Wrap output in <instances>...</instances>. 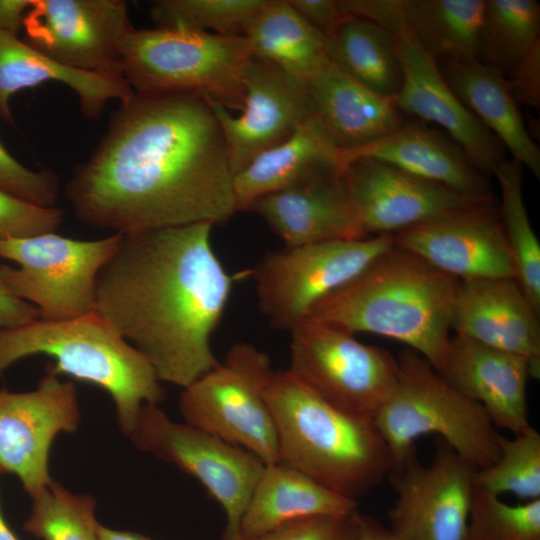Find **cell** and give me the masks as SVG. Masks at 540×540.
I'll use <instances>...</instances> for the list:
<instances>
[{
	"instance_id": "obj_1",
	"label": "cell",
	"mask_w": 540,
	"mask_h": 540,
	"mask_svg": "<svg viewBox=\"0 0 540 540\" xmlns=\"http://www.w3.org/2000/svg\"><path fill=\"white\" fill-rule=\"evenodd\" d=\"M233 178L206 96L134 92L75 167L65 195L83 223L126 234L229 220L238 212Z\"/></svg>"
},
{
	"instance_id": "obj_2",
	"label": "cell",
	"mask_w": 540,
	"mask_h": 540,
	"mask_svg": "<svg viewBox=\"0 0 540 540\" xmlns=\"http://www.w3.org/2000/svg\"><path fill=\"white\" fill-rule=\"evenodd\" d=\"M211 223L121 234L96 279L95 311L182 389L220 362L211 337L233 277L211 245Z\"/></svg>"
},
{
	"instance_id": "obj_3",
	"label": "cell",
	"mask_w": 540,
	"mask_h": 540,
	"mask_svg": "<svg viewBox=\"0 0 540 540\" xmlns=\"http://www.w3.org/2000/svg\"><path fill=\"white\" fill-rule=\"evenodd\" d=\"M459 284V279L394 245L315 305L307 319L352 334L367 332L395 339L439 370L451 338Z\"/></svg>"
},
{
	"instance_id": "obj_4",
	"label": "cell",
	"mask_w": 540,
	"mask_h": 540,
	"mask_svg": "<svg viewBox=\"0 0 540 540\" xmlns=\"http://www.w3.org/2000/svg\"><path fill=\"white\" fill-rule=\"evenodd\" d=\"M264 396L282 462L355 501L388 476L391 455L373 419L337 409L288 369L270 372Z\"/></svg>"
},
{
	"instance_id": "obj_5",
	"label": "cell",
	"mask_w": 540,
	"mask_h": 540,
	"mask_svg": "<svg viewBox=\"0 0 540 540\" xmlns=\"http://www.w3.org/2000/svg\"><path fill=\"white\" fill-rule=\"evenodd\" d=\"M33 355L54 360L46 371L95 385L111 397L118 425L128 437L144 404L165 399L154 368L95 310L68 320L37 318L0 330V377Z\"/></svg>"
},
{
	"instance_id": "obj_6",
	"label": "cell",
	"mask_w": 540,
	"mask_h": 540,
	"mask_svg": "<svg viewBox=\"0 0 540 540\" xmlns=\"http://www.w3.org/2000/svg\"><path fill=\"white\" fill-rule=\"evenodd\" d=\"M394 388L373 421L392 459V468L417 456L416 441L436 434L475 469L499 455L496 427L484 408L451 386L419 353L403 350Z\"/></svg>"
},
{
	"instance_id": "obj_7",
	"label": "cell",
	"mask_w": 540,
	"mask_h": 540,
	"mask_svg": "<svg viewBox=\"0 0 540 540\" xmlns=\"http://www.w3.org/2000/svg\"><path fill=\"white\" fill-rule=\"evenodd\" d=\"M252 59L244 36L183 27L133 29L121 54V72L136 93H198L242 110L244 75Z\"/></svg>"
},
{
	"instance_id": "obj_8",
	"label": "cell",
	"mask_w": 540,
	"mask_h": 540,
	"mask_svg": "<svg viewBox=\"0 0 540 540\" xmlns=\"http://www.w3.org/2000/svg\"><path fill=\"white\" fill-rule=\"evenodd\" d=\"M121 234L78 240L55 232L0 241V281L33 305L39 318L61 321L95 310L96 279L116 250Z\"/></svg>"
},
{
	"instance_id": "obj_9",
	"label": "cell",
	"mask_w": 540,
	"mask_h": 540,
	"mask_svg": "<svg viewBox=\"0 0 540 540\" xmlns=\"http://www.w3.org/2000/svg\"><path fill=\"white\" fill-rule=\"evenodd\" d=\"M273 370L269 356L236 343L224 361L182 389L184 422L237 445L265 464L280 462L275 423L264 396Z\"/></svg>"
},
{
	"instance_id": "obj_10",
	"label": "cell",
	"mask_w": 540,
	"mask_h": 540,
	"mask_svg": "<svg viewBox=\"0 0 540 540\" xmlns=\"http://www.w3.org/2000/svg\"><path fill=\"white\" fill-rule=\"evenodd\" d=\"M393 246V235L382 234L271 252L254 269L259 310L271 326L290 331Z\"/></svg>"
},
{
	"instance_id": "obj_11",
	"label": "cell",
	"mask_w": 540,
	"mask_h": 540,
	"mask_svg": "<svg viewBox=\"0 0 540 540\" xmlns=\"http://www.w3.org/2000/svg\"><path fill=\"white\" fill-rule=\"evenodd\" d=\"M290 333L287 369L337 409L373 419L395 386L397 359L344 329L314 319L304 320Z\"/></svg>"
},
{
	"instance_id": "obj_12",
	"label": "cell",
	"mask_w": 540,
	"mask_h": 540,
	"mask_svg": "<svg viewBox=\"0 0 540 540\" xmlns=\"http://www.w3.org/2000/svg\"><path fill=\"white\" fill-rule=\"evenodd\" d=\"M128 438L140 451L196 479L226 516L223 537L240 535V523L265 463L209 432L171 419L158 404H144Z\"/></svg>"
},
{
	"instance_id": "obj_13",
	"label": "cell",
	"mask_w": 540,
	"mask_h": 540,
	"mask_svg": "<svg viewBox=\"0 0 540 540\" xmlns=\"http://www.w3.org/2000/svg\"><path fill=\"white\" fill-rule=\"evenodd\" d=\"M351 14L369 19L396 38L402 70L400 89L393 98L403 114L437 124L485 176L505 158L501 142L458 99L440 70L402 25L396 0H352Z\"/></svg>"
},
{
	"instance_id": "obj_14",
	"label": "cell",
	"mask_w": 540,
	"mask_h": 540,
	"mask_svg": "<svg viewBox=\"0 0 540 540\" xmlns=\"http://www.w3.org/2000/svg\"><path fill=\"white\" fill-rule=\"evenodd\" d=\"M133 29L123 0H34L23 40L65 67L122 76V47Z\"/></svg>"
},
{
	"instance_id": "obj_15",
	"label": "cell",
	"mask_w": 540,
	"mask_h": 540,
	"mask_svg": "<svg viewBox=\"0 0 540 540\" xmlns=\"http://www.w3.org/2000/svg\"><path fill=\"white\" fill-rule=\"evenodd\" d=\"M475 468L442 440L430 463L417 456L387 478L396 499L390 528L407 540H463L474 489Z\"/></svg>"
},
{
	"instance_id": "obj_16",
	"label": "cell",
	"mask_w": 540,
	"mask_h": 540,
	"mask_svg": "<svg viewBox=\"0 0 540 540\" xmlns=\"http://www.w3.org/2000/svg\"><path fill=\"white\" fill-rule=\"evenodd\" d=\"M80 421L74 383L48 371L31 391L0 390V473L15 475L34 498L53 481L49 455L55 438L76 432Z\"/></svg>"
},
{
	"instance_id": "obj_17",
	"label": "cell",
	"mask_w": 540,
	"mask_h": 540,
	"mask_svg": "<svg viewBox=\"0 0 540 540\" xmlns=\"http://www.w3.org/2000/svg\"><path fill=\"white\" fill-rule=\"evenodd\" d=\"M341 176L367 236L393 235L457 211L495 203L493 196L464 194L370 158L349 162Z\"/></svg>"
},
{
	"instance_id": "obj_18",
	"label": "cell",
	"mask_w": 540,
	"mask_h": 540,
	"mask_svg": "<svg viewBox=\"0 0 540 540\" xmlns=\"http://www.w3.org/2000/svg\"><path fill=\"white\" fill-rule=\"evenodd\" d=\"M208 100L222 129L234 176L314 114L307 82L254 57L244 75V104L239 116Z\"/></svg>"
},
{
	"instance_id": "obj_19",
	"label": "cell",
	"mask_w": 540,
	"mask_h": 540,
	"mask_svg": "<svg viewBox=\"0 0 540 540\" xmlns=\"http://www.w3.org/2000/svg\"><path fill=\"white\" fill-rule=\"evenodd\" d=\"M495 204L457 211L397 232L394 245L460 281L514 278Z\"/></svg>"
},
{
	"instance_id": "obj_20",
	"label": "cell",
	"mask_w": 540,
	"mask_h": 540,
	"mask_svg": "<svg viewBox=\"0 0 540 540\" xmlns=\"http://www.w3.org/2000/svg\"><path fill=\"white\" fill-rule=\"evenodd\" d=\"M540 314L514 278L460 281L451 330L528 362L531 377L540 376Z\"/></svg>"
},
{
	"instance_id": "obj_21",
	"label": "cell",
	"mask_w": 540,
	"mask_h": 540,
	"mask_svg": "<svg viewBox=\"0 0 540 540\" xmlns=\"http://www.w3.org/2000/svg\"><path fill=\"white\" fill-rule=\"evenodd\" d=\"M457 391L480 404L495 427L513 435L528 430V362L470 338H450L439 370Z\"/></svg>"
},
{
	"instance_id": "obj_22",
	"label": "cell",
	"mask_w": 540,
	"mask_h": 540,
	"mask_svg": "<svg viewBox=\"0 0 540 540\" xmlns=\"http://www.w3.org/2000/svg\"><path fill=\"white\" fill-rule=\"evenodd\" d=\"M248 210L263 218L287 247L368 237L341 172L267 194Z\"/></svg>"
},
{
	"instance_id": "obj_23",
	"label": "cell",
	"mask_w": 540,
	"mask_h": 540,
	"mask_svg": "<svg viewBox=\"0 0 540 540\" xmlns=\"http://www.w3.org/2000/svg\"><path fill=\"white\" fill-rule=\"evenodd\" d=\"M370 158L455 191L491 197L486 176L446 134L424 125L404 123L369 144L339 149L341 170L349 162Z\"/></svg>"
},
{
	"instance_id": "obj_24",
	"label": "cell",
	"mask_w": 540,
	"mask_h": 540,
	"mask_svg": "<svg viewBox=\"0 0 540 540\" xmlns=\"http://www.w3.org/2000/svg\"><path fill=\"white\" fill-rule=\"evenodd\" d=\"M307 85L314 114L340 150L374 142L405 123L392 98L373 92L330 61Z\"/></svg>"
},
{
	"instance_id": "obj_25",
	"label": "cell",
	"mask_w": 540,
	"mask_h": 540,
	"mask_svg": "<svg viewBox=\"0 0 540 540\" xmlns=\"http://www.w3.org/2000/svg\"><path fill=\"white\" fill-rule=\"evenodd\" d=\"M49 81L62 83L78 96L84 117L98 118L110 100L124 101L134 92L120 75L75 70L60 65L21 40L0 31V115L12 122L10 99L17 92Z\"/></svg>"
},
{
	"instance_id": "obj_26",
	"label": "cell",
	"mask_w": 540,
	"mask_h": 540,
	"mask_svg": "<svg viewBox=\"0 0 540 540\" xmlns=\"http://www.w3.org/2000/svg\"><path fill=\"white\" fill-rule=\"evenodd\" d=\"M341 172L339 149L315 114L281 143L257 155L233 178L237 211L316 176Z\"/></svg>"
},
{
	"instance_id": "obj_27",
	"label": "cell",
	"mask_w": 540,
	"mask_h": 540,
	"mask_svg": "<svg viewBox=\"0 0 540 540\" xmlns=\"http://www.w3.org/2000/svg\"><path fill=\"white\" fill-rule=\"evenodd\" d=\"M357 501L344 497L280 461L265 464L240 523L244 538L266 536L291 521L318 515H348Z\"/></svg>"
},
{
	"instance_id": "obj_28",
	"label": "cell",
	"mask_w": 540,
	"mask_h": 540,
	"mask_svg": "<svg viewBox=\"0 0 540 540\" xmlns=\"http://www.w3.org/2000/svg\"><path fill=\"white\" fill-rule=\"evenodd\" d=\"M443 77L458 99L540 179V150L531 138L505 76L477 58L442 62Z\"/></svg>"
},
{
	"instance_id": "obj_29",
	"label": "cell",
	"mask_w": 540,
	"mask_h": 540,
	"mask_svg": "<svg viewBox=\"0 0 540 540\" xmlns=\"http://www.w3.org/2000/svg\"><path fill=\"white\" fill-rule=\"evenodd\" d=\"M244 37L252 57L305 82L329 62L327 37L299 15L288 0H268Z\"/></svg>"
},
{
	"instance_id": "obj_30",
	"label": "cell",
	"mask_w": 540,
	"mask_h": 540,
	"mask_svg": "<svg viewBox=\"0 0 540 540\" xmlns=\"http://www.w3.org/2000/svg\"><path fill=\"white\" fill-rule=\"evenodd\" d=\"M399 19L437 61L477 58L485 0H396Z\"/></svg>"
},
{
	"instance_id": "obj_31",
	"label": "cell",
	"mask_w": 540,
	"mask_h": 540,
	"mask_svg": "<svg viewBox=\"0 0 540 540\" xmlns=\"http://www.w3.org/2000/svg\"><path fill=\"white\" fill-rule=\"evenodd\" d=\"M331 63L373 92L394 98L402 82L395 36L366 18L348 15L327 37Z\"/></svg>"
},
{
	"instance_id": "obj_32",
	"label": "cell",
	"mask_w": 540,
	"mask_h": 540,
	"mask_svg": "<svg viewBox=\"0 0 540 540\" xmlns=\"http://www.w3.org/2000/svg\"><path fill=\"white\" fill-rule=\"evenodd\" d=\"M523 166L504 159L493 171L500 190L499 215L514 269V279L540 314V244L523 198Z\"/></svg>"
},
{
	"instance_id": "obj_33",
	"label": "cell",
	"mask_w": 540,
	"mask_h": 540,
	"mask_svg": "<svg viewBox=\"0 0 540 540\" xmlns=\"http://www.w3.org/2000/svg\"><path fill=\"white\" fill-rule=\"evenodd\" d=\"M539 35L538 1L486 0L477 59L505 75Z\"/></svg>"
},
{
	"instance_id": "obj_34",
	"label": "cell",
	"mask_w": 540,
	"mask_h": 540,
	"mask_svg": "<svg viewBox=\"0 0 540 540\" xmlns=\"http://www.w3.org/2000/svg\"><path fill=\"white\" fill-rule=\"evenodd\" d=\"M96 501L74 493L59 482L32 498L23 529L40 540H99Z\"/></svg>"
},
{
	"instance_id": "obj_35",
	"label": "cell",
	"mask_w": 540,
	"mask_h": 540,
	"mask_svg": "<svg viewBox=\"0 0 540 540\" xmlns=\"http://www.w3.org/2000/svg\"><path fill=\"white\" fill-rule=\"evenodd\" d=\"M474 484L496 496L511 493L525 501L540 499L539 432L531 426L514 438L500 435L497 459L475 470Z\"/></svg>"
},
{
	"instance_id": "obj_36",
	"label": "cell",
	"mask_w": 540,
	"mask_h": 540,
	"mask_svg": "<svg viewBox=\"0 0 540 540\" xmlns=\"http://www.w3.org/2000/svg\"><path fill=\"white\" fill-rule=\"evenodd\" d=\"M268 0H157L150 7L156 26L183 27L222 35L244 36Z\"/></svg>"
},
{
	"instance_id": "obj_37",
	"label": "cell",
	"mask_w": 540,
	"mask_h": 540,
	"mask_svg": "<svg viewBox=\"0 0 540 540\" xmlns=\"http://www.w3.org/2000/svg\"><path fill=\"white\" fill-rule=\"evenodd\" d=\"M463 540H540V499L511 505L474 484Z\"/></svg>"
},
{
	"instance_id": "obj_38",
	"label": "cell",
	"mask_w": 540,
	"mask_h": 540,
	"mask_svg": "<svg viewBox=\"0 0 540 540\" xmlns=\"http://www.w3.org/2000/svg\"><path fill=\"white\" fill-rule=\"evenodd\" d=\"M63 217L55 206H39L0 189V241L55 232Z\"/></svg>"
},
{
	"instance_id": "obj_39",
	"label": "cell",
	"mask_w": 540,
	"mask_h": 540,
	"mask_svg": "<svg viewBox=\"0 0 540 540\" xmlns=\"http://www.w3.org/2000/svg\"><path fill=\"white\" fill-rule=\"evenodd\" d=\"M0 189L33 204L53 207L60 183L50 169L34 171L25 167L0 141Z\"/></svg>"
},
{
	"instance_id": "obj_40",
	"label": "cell",
	"mask_w": 540,
	"mask_h": 540,
	"mask_svg": "<svg viewBox=\"0 0 540 540\" xmlns=\"http://www.w3.org/2000/svg\"><path fill=\"white\" fill-rule=\"evenodd\" d=\"M357 510L348 515H318L282 525L266 540H354Z\"/></svg>"
},
{
	"instance_id": "obj_41",
	"label": "cell",
	"mask_w": 540,
	"mask_h": 540,
	"mask_svg": "<svg viewBox=\"0 0 540 540\" xmlns=\"http://www.w3.org/2000/svg\"><path fill=\"white\" fill-rule=\"evenodd\" d=\"M516 103L540 106V41L536 42L504 75Z\"/></svg>"
},
{
	"instance_id": "obj_42",
	"label": "cell",
	"mask_w": 540,
	"mask_h": 540,
	"mask_svg": "<svg viewBox=\"0 0 540 540\" xmlns=\"http://www.w3.org/2000/svg\"><path fill=\"white\" fill-rule=\"evenodd\" d=\"M288 2L299 15L326 37L330 36L348 16L340 10L337 0H288Z\"/></svg>"
},
{
	"instance_id": "obj_43",
	"label": "cell",
	"mask_w": 540,
	"mask_h": 540,
	"mask_svg": "<svg viewBox=\"0 0 540 540\" xmlns=\"http://www.w3.org/2000/svg\"><path fill=\"white\" fill-rule=\"evenodd\" d=\"M37 318V309L13 295L0 281V330L18 327Z\"/></svg>"
},
{
	"instance_id": "obj_44",
	"label": "cell",
	"mask_w": 540,
	"mask_h": 540,
	"mask_svg": "<svg viewBox=\"0 0 540 540\" xmlns=\"http://www.w3.org/2000/svg\"><path fill=\"white\" fill-rule=\"evenodd\" d=\"M34 0H0V31L19 36Z\"/></svg>"
},
{
	"instance_id": "obj_45",
	"label": "cell",
	"mask_w": 540,
	"mask_h": 540,
	"mask_svg": "<svg viewBox=\"0 0 540 540\" xmlns=\"http://www.w3.org/2000/svg\"><path fill=\"white\" fill-rule=\"evenodd\" d=\"M354 540H407L390 527H385L368 515L356 514V534Z\"/></svg>"
},
{
	"instance_id": "obj_46",
	"label": "cell",
	"mask_w": 540,
	"mask_h": 540,
	"mask_svg": "<svg viewBox=\"0 0 540 540\" xmlns=\"http://www.w3.org/2000/svg\"><path fill=\"white\" fill-rule=\"evenodd\" d=\"M98 536L99 540H153L141 533L112 529L101 523L98 526Z\"/></svg>"
},
{
	"instance_id": "obj_47",
	"label": "cell",
	"mask_w": 540,
	"mask_h": 540,
	"mask_svg": "<svg viewBox=\"0 0 540 540\" xmlns=\"http://www.w3.org/2000/svg\"><path fill=\"white\" fill-rule=\"evenodd\" d=\"M0 540H19L16 534L8 525L0 504Z\"/></svg>"
},
{
	"instance_id": "obj_48",
	"label": "cell",
	"mask_w": 540,
	"mask_h": 540,
	"mask_svg": "<svg viewBox=\"0 0 540 540\" xmlns=\"http://www.w3.org/2000/svg\"><path fill=\"white\" fill-rule=\"evenodd\" d=\"M222 540H266V539H265V537L256 538V539H248V538L242 537L241 534H240V535L232 537V538L223 537Z\"/></svg>"
}]
</instances>
